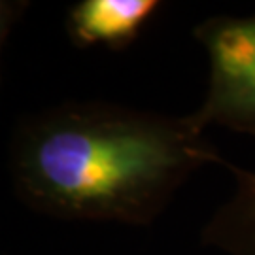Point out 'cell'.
<instances>
[{"label":"cell","mask_w":255,"mask_h":255,"mask_svg":"<svg viewBox=\"0 0 255 255\" xmlns=\"http://www.w3.org/2000/svg\"><path fill=\"white\" fill-rule=\"evenodd\" d=\"M223 161L189 114L87 101L25 119L9 166L19 199L36 212L149 225L197 170Z\"/></svg>","instance_id":"6da1fadb"},{"label":"cell","mask_w":255,"mask_h":255,"mask_svg":"<svg viewBox=\"0 0 255 255\" xmlns=\"http://www.w3.org/2000/svg\"><path fill=\"white\" fill-rule=\"evenodd\" d=\"M157 0H80L68 11L66 28L78 47L127 49L161 9Z\"/></svg>","instance_id":"3957f363"},{"label":"cell","mask_w":255,"mask_h":255,"mask_svg":"<svg viewBox=\"0 0 255 255\" xmlns=\"http://www.w3.org/2000/svg\"><path fill=\"white\" fill-rule=\"evenodd\" d=\"M235 178V189L214 210L201 231L204 246L225 255H255V172L223 161Z\"/></svg>","instance_id":"277c9868"},{"label":"cell","mask_w":255,"mask_h":255,"mask_svg":"<svg viewBox=\"0 0 255 255\" xmlns=\"http://www.w3.org/2000/svg\"><path fill=\"white\" fill-rule=\"evenodd\" d=\"M27 6L28 2H23V0H0V53H2V46L8 38L9 30L23 15Z\"/></svg>","instance_id":"5b68a950"},{"label":"cell","mask_w":255,"mask_h":255,"mask_svg":"<svg viewBox=\"0 0 255 255\" xmlns=\"http://www.w3.org/2000/svg\"><path fill=\"white\" fill-rule=\"evenodd\" d=\"M208 59V85L193 121L255 136V15H216L193 28Z\"/></svg>","instance_id":"7a4b0ae2"}]
</instances>
